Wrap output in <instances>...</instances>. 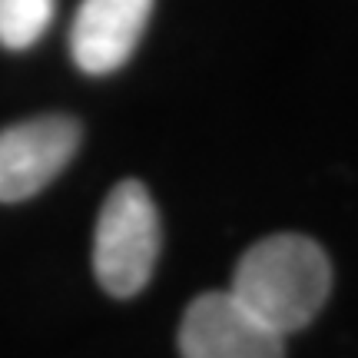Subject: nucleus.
I'll list each match as a JSON object with an SVG mask.
<instances>
[{
  "instance_id": "423d86ee",
  "label": "nucleus",
  "mask_w": 358,
  "mask_h": 358,
  "mask_svg": "<svg viewBox=\"0 0 358 358\" xmlns=\"http://www.w3.org/2000/svg\"><path fill=\"white\" fill-rule=\"evenodd\" d=\"M57 0H0V47L30 50L53 24Z\"/></svg>"
},
{
  "instance_id": "f03ea898",
  "label": "nucleus",
  "mask_w": 358,
  "mask_h": 358,
  "mask_svg": "<svg viewBox=\"0 0 358 358\" xmlns=\"http://www.w3.org/2000/svg\"><path fill=\"white\" fill-rule=\"evenodd\" d=\"M163 245L159 213L140 179L116 182L96 219L93 232V272L103 292L133 299L153 279Z\"/></svg>"
},
{
  "instance_id": "39448f33",
  "label": "nucleus",
  "mask_w": 358,
  "mask_h": 358,
  "mask_svg": "<svg viewBox=\"0 0 358 358\" xmlns=\"http://www.w3.org/2000/svg\"><path fill=\"white\" fill-rule=\"evenodd\" d=\"M156 0H83L70 27V57L90 77L129 64L150 27Z\"/></svg>"
},
{
  "instance_id": "7ed1b4c3",
  "label": "nucleus",
  "mask_w": 358,
  "mask_h": 358,
  "mask_svg": "<svg viewBox=\"0 0 358 358\" xmlns=\"http://www.w3.org/2000/svg\"><path fill=\"white\" fill-rule=\"evenodd\" d=\"M83 129L73 116L50 113L0 129V203H24L66 169Z\"/></svg>"
},
{
  "instance_id": "20e7f679",
  "label": "nucleus",
  "mask_w": 358,
  "mask_h": 358,
  "mask_svg": "<svg viewBox=\"0 0 358 358\" xmlns=\"http://www.w3.org/2000/svg\"><path fill=\"white\" fill-rule=\"evenodd\" d=\"M179 352L182 358H285V335L232 292H203L182 315Z\"/></svg>"
},
{
  "instance_id": "f257e3e1",
  "label": "nucleus",
  "mask_w": 358,
  "mask_h": 358,
  "mask_svg": "<svg viewBox=\"0 0 358 358\" xmlns=\"http://www.w3.org/2000/svg\"><path fill=\"white\" fill-rule=\"evenodd\" d=\"M332 289V266L315 239L279 232L259 239L232 275V295L279 335L299 332L319 315Z\"/></svg>"
}]
</instances>
